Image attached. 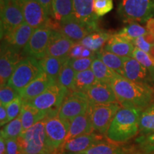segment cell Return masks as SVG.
<instances>
[{"label":"cell","mask_w":154,"mask_h":154,"mask_svg":"<svg viewBox=\"0 0 154 154\" xmlns=\"http://www.w3.org/2000/svg\"><path fill=\"white\" fill-rule=\"evenodd\" d=\"M102 136L93 132L69 140L63 144L59 154H80L96 144L103 141Z\"/></svg>","instance_id":"obj_14"},{"label":"cell","mask_w":154,"mask_h":154,"mask_svg":"<svg viewBox=\"0 0 154 154\" xmlns=\"http://www.w3.org/2000/svg\"><path fill=\"white\" fill-rule=\"evenodd\" d=\"M132 43L134 45L135 47H137L139 49L142 50V51H145V52L148 54L149 53L151 48L152 46H153L146 41L143 36L136 38V39H134V41H133Z\"/></svg>","instance_id":"obj_44"},{"label":"cell","mask_w":154,"mask_h":154,"mask_svg":"<svg viewBox=\"0 0 154 154\" xmlns=\"http://www.w3.org/2000/svg\"><path fill=\"white\" fill-rule=\"evenodd\" d=\"M74 17L73 0H53L51 17L61 22Z\"/></svg>","instance_id":"obj_26"},{"label":"cell","mask_w":154,"mask_h":154,"mask_svg":"<svg viewBox=\"0 0 154 154\" xmlns=\"http://www.w3.org/2000/svg\"><path fill=\"white\" fill-rule=\"evenodd\" d=\"M76 72L69 65L68 59L61 69L60 74L57 79V83L61 86L66 88L69 91H74L75 76Z\"/></svg>","instance_id":"obj_33"},{"label":"cell","mask_w":154,"mask_h":154,"mask_svg":"<svg viewBox=\"0 0 154 154\" xmlns=\"http://www.w3.org/2000/svg\"><path fill=\"white\" fill-rule=\"evenodd\" d=\"M25 23L34 29L46 27L50 17L38 0H29L22 5Z\"/></svg>","instance_id":"obj_15"},{"label":"cell","mask_w":154,"mask_h":154,"mask_svg":"<svg viewBox=\"0 0 154 154\" xmlns=\"http://www.w3.org/2000/svg\"><path fill=\"white\" fill-rule=\"evenodd\" d=\"M34 31V29L29 26L26 23H24L2 38L3 40L2 46L16 52L22 53Z\"/></svg>","instance_id":"obj_13"},{"label":"cell","mask_w":154,"mask_h":154,"mask_svg":"<svg viewBox=\"0 0 154 154\" xmlns=\"http://www.w3.org/2000/svg\"><path fill=\"white\" fill-rule=\"evenodd\" d=\"M23 105V100L20 96L15 99L14 101H12L11 103H9L8 105L6 106L7 111V115H8L9 121L14 120L18 117L21 114L22 111V108Z\"/></svg>","instance_id":"obj_40"},{"label":"cell","mask_w":154,"mask_h":154,"mask_svg":"<svg viewBox=\"0 0 154 154\" xmlns=\"http://www.w3.org/2000/svg\"><path fill=\"white\" fill-rule=\"evenodd\" d=\"M57 81L42 72L33 82H32L24 89L19 91V96L23 101H28L34 99L36 96L45 91L50 86L57 83Z\"/></svg>","instance_id":"obj_19"},{"label":"cell","mask_w":154,"mask_h":154,"mask_svg":"<svg viewBox=\"0 0 154 154\" xmlns=\"http://www.w3.org/2000/svg\"><path fill=\"white\" fill-rule=\"evenodd\" d=\"M124 77L135 82L152 83L148 69L132 57H128L125 61Z\"/></svg>","instance_id":"obj_20"},{"label":"cell","mask_w":154,"mask_h":154,"mask_svg":"<svg viewBox=\"0 0 154 154\" xmlns=\"http://www.w3.org/2000/svg\"><path fill=\"white\" fill-rule=\"evenodd\" d=\"M134 49L132 42L114 34L111 35L103 49L122 57H132Z\"/></svg>","instance_id":"obj_23"},{"label":"cell","mask_w":154,"mask_h":154,"mask_svg":"<svg viewBox=\"0 0 154 154\" xmlns=\"http://www.w3.org/2000/svg\"><path fill=\"white\" fill-rule=\"evenodd\" d=\"M132 58L136 59L138 62L141 63L143 66L146 67L149 71L150 76H151L152 82H154V59L149 54L135 47L134 52L132 54Z\"/></svg>","instance_id":"obj_36"},{"label":"cell","mask_w":154,"mask_h":154,"mask_svg":"<svg viewBox=\"0 0 154 154\" xmlns=\"http://www.w3.org/2000/svg\"><path fill=\"white\" fill-rule=\"evenodd\" d=\"M47 112L37 109L32 106L26 102L23 101V105L21 111V119H22L23 131L35 125L36 123L43 120L47 116Z\"/></svg>","instance_id":"obj_24"},{"label":"cell","mask_w":154,"mask_h":154,"mask_svg":"<svg viewBox=\"0 0 154 154\" xmlns=\"http://www.w3.org/2000/svg\"><path fill=\"white\" fill-rule=\"evenodd\" d=\"M94 0H73L74 17L91 33L100 31L98 19L94 11Z\"/></svg>","instance_id":"obj_12"},{"label":"cell","mask_w":154,"mask_h":154,"mask_svg":"<svg viewBox=\"0 0 154 154\" xmlns=\"http://www.w3.org/2000/svg\"><path fill=\"white\" fill-rule=\"evenodd\" d=\"M118 13L124 22H146L154 18V0H119Z\"/></svg>","instance_id":"obj_3"},{"label":"cell","mask_w":154,"mask_h":154,"mask_svg":"<svg viewBox=\"0 0 154 154\" xmlns=\"http://www.w3.org/2000/svg\"><path fill=\"white\" fill-rule=\"evenodd\" d=\"M95 59V57L68 59V62L72 69L77 73L91 69L92 63Z\"/></svg>","instance_id":"obj_39"},{"label":"cell","mask_w":154,"mask_h":154,"mask_svg":"<svg viewBox=\"0 0 154 154\" xmlns=\"http://www.w3.org/2000/svg\"><path fill=\"white\" fill-rule=\"evenodd\" d=\"M70 122L60 118L57 113H49L45 118L47 142L54 154H59L68 135Z\"/></svg>","instance_id":"obj_7"},{"label":"cell","mask_w":154,"mask_h":154,"mask_svg":"<svg viewBox=\"0 0 154 154\" xmlns=\"http://www.w3.org/2000/svg\"><path fill=\"white\" fill-rule=\"evenodd\" d=\"M7 154H26L18 138L6 140Z\"/></svg>","instance_id":"obj_42"},{"label":"cell","mask_w":154,"mask_h":154,"mask_svg":"<svg viewBox=\"0 0 154 154\" xmlns=\"http://www.w3.org/2000/svg\"><path fill=\"white\" fill-rule=\"evenodd\" d=\"M68 59H60V58L46 56L43 59L38 60L42 72L47 74L57 82V79L60 74L61 69Z\"/></svg>","instance_id":"obj_27"},{"label":"cell","mask_w":154,"mask_h":154,"mask_svg":"<svg viewBox=\"0 0 154 154\" xmlns=\"http://www.w3.org/2000/svg\"><path fill=\"white\" fill-rule=\"evenodd\" d=\"M147 33L148 31L146 28L138 23L134 22L130 23L128 26H125L116 34L121 37L126 38L131 42H133L136 38L144 36Z\"/></svg>","instance_id":"obj_35"},{"label":"cell","mask_w":154,"mask_h":154,"mask_svg":"<svg viewBox=\"0 0 154 154\" xmlns=\"http://www.w3.org/2000/svg\"><path fill=\"white\" fill-rule=\"evenodd\" d=\"M42 72L38 60L33 57H24L17 65L7 85L19 92Z\"/></svg>","instance_id":"obj_5"},{"label":"cell","mask_w":154,"mask_h":154,"mask_svg":"<svg viewBox=\"0 0 154 154\" xmlns=\"http://www.w3.org/2000/svg\"><path fill=\"white\" fill-rule=\"evenodd\" d=\"M24 23L22 5L17 2L1 5V38Z\"/></svg>","instance_id":"obj_11"},{"label":"cell","mask_w":154,"mask_h":154,"mask_svg":"<svg viewBox=\"0 0 154 154\" xmlns=\"http://www.w3.org/2000/svg\"><path fill=\"white\" fill-rule=\"evenodd\" d=\"M0 154H7L6 139L2 136H0Z\"/></svg>","instance_id":"obj_48"},{"label":"cell","mask_w":154,"mask_h":154,"mask_svg":"<svg viewBox=\"0 0 154 154\" xmlns=\"http://www.w3.org/2000/svg\"><path fill=\"white\" fill-rule=\"evenodd\" d=\"M23 132L22 119L21 114L14 120L11 121L4 126L1 130V136H2L6 140L16 139L18 138Z\"/></svg>","instance_id":"obj_34"},{"label":"cell","mask_w":154,"mask_h":154,"mask_svg":"<svg viewBox=\"0 0 154 154\" xmlns=\"http://www.w3.org/2000/svg\"><path fill=\"white\" fill-rule=\"evenodd\" d=\"M19 96V93L11 86L7 85L1 86L0 89V105L7 106L9 103Z\"/></svg>","instance_id":"obj_38"},{"label":"cell","mask_w":154,"mask_h":154,"mask_svg":"<svg viewBox=\"0 0 154 154\" xmlns=\"http://www.w3.org/2000/svg\"><path fill=\"white\" fill-rule=\"evenodd\" d=\"M146 29L148 32L153 34L154 36V18L150 19L146 22Z\"/></svg>","instance_id":"obj_49"},{"label":"cell","mask_w":154,"mask_h":154,"mask_svg":"<svg viewBox=\"0 0 154 154\" xmlns=\"http://www.w3.org/2000/svg\"><path fill=\"white\" fill-rule=\"evenodd\" d=\"M86 47L79 42L75 43L71 49L68 55V59H82Z\"/></svg>","instance_id":"obj_43"},{"label":"cell","mask_w":154,"mask_h":154,"mask_svg":"<svg viewBox=\"0 0 154 154\" xmlns=\"http://www.w3.org/2000/svg\"><path fill=\"white\" fill-rule=\"evenodd\" d=\"M153 102H154V99H153Z\"/></svg>","instance_id":"obj_53"},{"label":"cell","mask_w":154,"mask_h":154,"mask_svg":"<svg viewBox=\"0 0 154 154\" xmlns=\"http://www.w3.org/2000/svg\"><path fill=\"white\" fill-rule=\"evenodd\" d=\"M69 92L68 89L57 82L36 98L25 102L48 113H57Z\"/></svg>","instance_id":"obj_6"},{"label":"cell","mask_w":154,"mask_h":154,"mask_svg":"<svg viewBox=\"0 0 154 154\" xmlns=\"http://www.w3.org/2000/svg\"><path fill=\"white\" fill-rule=\"evenodd\" d=\"M154 132V103L142 111L139 121L140 136H146Z\"/></svg>","instance_id":"obj_32"},{"label":"cell","mask_w":154,"mask_h":154,"mask_svg":"<svg viewBox=\"0 0 154 154\" xmlns=\"http://www.w3.org/2000/svg\"><path fill=\"white\" fill-rule=\"evenodd\" d=\"M1 49L0 81L1 86H3L7 85L17 65L24 57L22 53L16 52L7 47L2 46Z\"/></svg>","instance_id":"obj_16"},{"label":"cell","mask_w":154,"mask_h":154,"mask_svg":"<svg viewBox=\"0 0 154 154\" xmlns=\"http://www.w3.org/2000/svg\"><path fill=\"white\" fill-rule=\"evenodd\" d=\"M96 58L101 59L106 66L121 76H124V63L128 57H122L101 49L96 53Z\"/></svg>","instance_id":"obj_25"},{"label":"cell","mask_w":154,"mask_h":154,"mask_svg":"<svg viewBox=\"0 0 154 154\" xmlns=\"http://www.w3.org/2000/svg\"><path fill=\"white\" fill-rule=\"evenodd\" d=\"M149 54L154 59V45H153L151 47V50H150V51H149Z\"/></svg>","instance_id":"obj_51"},{"label":"cell","mask_w":154,"mask_h":154,"mask_svg":"<svg viewBox=\"0 0 154 154\" xmlns=\"http://www.w3.org/2000/svg\"><path fill=\"white\" fill-rule=\"evenodd\" d=\"M74 44L61 32L52 30L47 49V56L68 59L69 51Z\"/></svg>","instance_id":"obj_18"},{"label":"cell","mask_w":154,"mask_h":154,"mask_svg":"<svg viewBox=\"0 0 154 154\" xmlns=\"http://www.w3.org/2000/svg\"><path fill=\"white\" fill-rule=\"evenodd\" d=\"M126 154H154V152L149 153V152H145L138 149L137 147H130L128 151L126 152Z\"/></svg>","instance_id":"obj_47"},{"label":"cell","mask_w":154,"mask_h":154,"mask_svg":"<svg viewBox=\"0 0 154 154\" xmlns=\"http://www.w3.org/2000/svg\"><path fill=\"white\" fill-rule=\"evenodd\" d=\"M88 107L89 100L85 93L69 91L59 108L58 115L71 122L76 117L86 112Z\"/></svg>","instance_id":"obj_9"},{"label":"cell","mask_w":154,"mask_h":154,"mask_svg":"<svg viewBox=\"0 0 154 154\" xmlns=\"http://www.w3.org/2000/svg\"><path fill=\"white\" fill-rule=\"evenodd\" d=\"M28 1H29V0H19V4L22 6L25 2H26Z\"/></svg>","instance_id":"obj_52"},{"label":"cell","mask_w":154,"mask_h":154,"mask_svg":"<svg viewBox=\"0 0 154 154\" xmlns=\"http://www.w3.org/2000/svg\"><path fill=\"white\" fill-rule=\"evenodd\" d=\"M9 122L8 115H7L6 106L3 105H0V125H1V126H5Z\"/></svg>","instance_id":"obj_46"},{"label":"cell","mask_w":154,"mask_h":154,"mask_svg":"<svg viewBox=\"0 0 154 154\" xmlns=\"http://www.w3.org/2000/svg\"><path fill=\"white\" fill-rule=\"evenodd\" d=\"M136 147L145 152H154V132L146 136H140L135 140Z\"/></svg>","instance_id":"obj_37"},{"label":"cell","mask_w":154,"mask_h":154,"mask_svg":"<svg viewBox=\"0 0 154 154\" xmlns=\"http://www.w3.org/2000/svg\"><path fill=\"white\" fill-rule=\"evenodd\" d=\"M18 139L26 154H54L47 142L45 119L23 131Z\"/></svg>","instance_id":"obj_4"},{"label":"cell","mask_w":154,"mask_h":154,"mask_svg":"<svg viewBox=\"0 0 154 154\" xmlns=\"http://www.w3.org/2000/svg\"><path fill=\"white\" fill-rule=\"evenodd\" d=\"M41 4L42 7L44 9L47 14L49 17H51L52 14V2L53 0H38Z\"/></svg>","instance_id":"obj_45"},{"label":"cell","mask_w":154,"mask_h":154,"mask_svg":"<svg viewBox=\"0 0 154 154\" xmlns=\"http://www.w3.org/2000/svg\"><path fill=\"white\" fill-rule=\"evenodd\" d=\"M85 94L89 100V103L107 104L118 102L110 83L97 81Z\"/></svg>","instance_id":"obj_17"},{"label":"cell","mask_w":154,"mask_h":154,"mask_svg":"<svg viewBox=\"0 0 154 154\" xmlns=\"http://www.w3.org/2000/svg\"><path fill=\"white\" fill-rule=\"evenodd\" d=\"M91 69L98 82L111 83V81L119 75L112 69L109 68L101 59L98 58H96L94 60Z\"/></svg>","instance_id":"obj_30"},{"label":"cell","mask_w":154,"mask_h":154,"mask_svg":"<svg viewBox=\"0 0 154 154\" xmlns=\"http://www.w3.org/2000/svg\"><path fill=\"white\" fill-rule=\"evenodd\" d=\"M93 131L94 129L92 124L91 112L88 107L86 112L76 117L71 121L69 131L65 142L83 135L91 134L94 132Z\"/></svg>","instance_id":"obj_21"},{"label":"cell","mask_w":154,"mask_h":154,"mask_svg":"<svg viewBox=\"0 0 154 154\" xmlns=\"http://www.w3.org/2000/svg\"><path fill=\"white\" fill-rule=\"evenodd\" d=\"M59 32L74 43L80 42L86 36L91 34L89 30L80 24L74 17L60 22V29Z\"/></svg>","instance_id":"obj_22"},{"label":"cell","mask_w":154,"mask_h":154,"mask_svg":"<svg viewBox=\"0 0 154 154\" xmlns=\"http://www.w3.org/2000/svg\"><path fill=\"white\" fill-rule=\"evenodd\" d=\"M130 147H124L114 142L102 141L80 154H126Z\"/></svg>","instance_id":"obj_28"},{"label":"cell","mask_w":154,"mask_h":154,"mask_svg":"<svg viewBox=\"0 0 154 154\" xmlns=\"http://www.w3.org/2000/svg\"><path fill=\"white\" fill-rule=\"evenodd\" d=\"M97 1H99V0H97Z\"/></svg>","instance_id":"obj_54"},{"label":"cell","mask_w":154,"mask_h":154,"mask_svg":"<svg viewBox=\"0 0 154 154\" xmlns=\"http://www.w3.org/2000/svg\"><path fill=\"white\" fill-rule=\"evenodd\" d=\"M110 84L122 107L144 110L153 101L154 89L149 84L133 82L121 75Z\"/></svg>","instance_id":"obj_1"},{"label":"cell","mask_w":154,"mask_h":154,"mask_svg":"<svg viewBox=\"0 0 154 154\" xmlns=\"http://www.w3.org/2000/svg\"><path fill=\"white\" fill-rule=\"evenodd\" d=\"M52 30L48 27L35 29L29 41L22 50V55L40 60L47 56V49Z\"/></svg>","instance_id":"obj_10"},{"label":"cell","mask_w":154,"mask_h":154,"mask_svg":"<svg viewBox=\"0 0 154 154\" xmlns=\"http://www.w3.org/2000/svg\"><path fill=\"white\" fill-rule=\"evenodd\" d=\"M113 0H94V11L97 17H103L113 9Z\"/></svg>","instance_id":"obj_41"},{"label":"cell","mask_w":154,"mask_h":154,"mask_svg":"<svg viewBox=\"0 0 154 154\" xmlns=\"http://www.w3.org/2000/svg\"><path fill=\"white\" fill-rule=\"evenodd\" d=\"M141 109L121 107L113 118L106 136L111 141L123 143L139 134Z\"/></svg>","instance_id":"obj_2"},{"label":"cell","mask_w":154,"mask_h":154,"mask_svg":"<svg viewBox=\"0 0 154 154\" xmlns=\"http://www.w3.org/2000/svg\"><path fill=\"white\" fill-rule=\"evenodd\" d=\"M112 34L107 32L97 31L93 33L88 34L85 38H83L79 43L84 45L88 49H89L94 52H99L102 49V47L106 42L109 41V38Z\"/></svg>","instance_id":"obj_29"},{"label":"cell","mask_w":154,"mask_h":154,"mask_svg":"<svg viewBox=\"0 0 154 154\" xmlns=\"http://www.w3.org/2000/svg\"><path fill=\"white\" fill-rule=\"evenodd\" d=\"M121 107L119 102L107 104L89 103L94 129L106 136L113 118Z\"/></svg>","instance_id":"obj_8"},{"label":"cell","mask_w":154,"mask_h":154,"mask_svg":"<svg viewBox=\"0 0 154 154\" xmlns=\"http://www.w3.org/2000/svg\"><path fill=\"white\" fill-rule=\"evenodd\" d=\"M97 82L96 76L91 69L77 72L75 76L74 91L86 93L93 84Z\"/></svg>","instance_id":"obj_31"},{"label":"cell","mask_w":154,"mask_h":154,"mask_svg":"<svg viewBox=\"0 0 154 154\" xmlns=\"http://www.w3.org/2000/svg\"><path fill=\"white\" fill-rule=\"evenodd\" d=\"M17 2L19 3V0H1V5H5L9 3Z\"/></svg>","instance_id":"obj_50"}]
</instances>
